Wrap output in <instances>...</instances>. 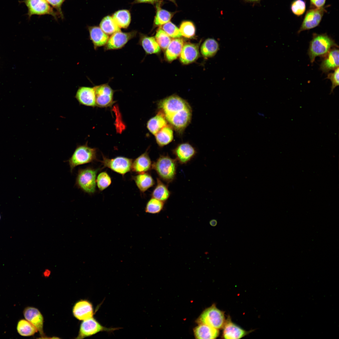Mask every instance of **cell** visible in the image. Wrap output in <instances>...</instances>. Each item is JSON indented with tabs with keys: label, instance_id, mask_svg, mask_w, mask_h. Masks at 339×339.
<instances>
[{
	"label": "cell",
	"instance_id": "46",
	"mask_svg": "<svg viewBox=\"0 0 339 339\" xmlns=\"http://www.w3.org/2000/svg\"><path fill=\"white\" fill-rule=\"evenodd\" d=\"M1 215L0 214V220L1 219Z\"/></svg>",
	"mask_w": 339,
	"mask_h": 339
},
{
	"label": "cell",
	"instance_id": "15",
	"mask_svg": "<svg viewBox=\"0 0 339 339\" xmlns=\"http://www.w3.org/2000/svg\"><path fill=\"white\" fill-rule=\"evenodd\" d=\"M73 314L76 318L83 320L93 317L94 309L92 304L87 300H81L74 306Z\"/></svg>",
	"mask_w": 339,
	"mask_h": 339
},
{
	"label": "cell",
	"instance_id": "10",
	"mask_svg": "<svg viewBox=\"0 0 339 339\" xmlns=\"http://www.w3.org/2000/svg\"><path fill=\"white\" fill-rule=\"evenodd\" d=\"M326 12V8L324 7L318 8H310L306 12L298 33L312 29L318 26L324 13Z\"/></svg>",
	"mask_w": 339,
	"mask_h": 339
},
{
	"label": "cell",
	"instance_id": "30",
	"mask_svg": "<svg viewBox=\"0 0 339 339\" xmlns=\"http://www.w3.org/2000/svg\"><path fill=\"white\" fill-rule=\"evenodd\" d=\"M157 185L152 193V196L164 202L169 198L170 192L167 186L159 178L157 179Z\"/></svg>",
	"mask_w": 339,
	"mask_h": 339
},
{
	"label": "cell",
	"instance_id": "14",
	"mask_svg": "<svg viewBox=\"0 0 339 339\" xmlns=\"http://www.w3.org/2000/svg\"><path fill=\"white\" fill-rule=\"evenodd\" d=\"M24 316L39 331L41 336L44 335L43 331V318L37 309L31 307L26 308L23 311Z\"/></svg>",
	"mask_w": 339,
	"mask_h": 339
},
{
	"label": "cell",
	"instance_id": "19",
	"mask_svg": "<svg viewBox=\"0 0 339 339\" xmlns=\"http://www.w3.org/2000/svg\"><path fill=\"white\" fill-rule=\"evenodd\" d=\"M223 336L226 339H237L245 336L248 333L232 322L228 318L223 327Z\"/></svg>",
	"mask_w": 339,
	"mask_h": 339
},
{
	"label": "cell",
	"instance_id": "4",
	"mask_svg": "<svg viewBox=\"0 0 339 339\" xmlns=\"http://www.w3.org/2000/svg\"><path fill=\"white\" fill-rule=\"evenodd\" d=\"M98 169L89 167L79 169L77 175L75 186L84 192L89 194L96 191V179Z\"/></svg>",
	"mask_w": 339,
	"mask_h": 339
},
{
	"label": "cell",
	"instance_id": "45",
	"mask_svg": "<svg viewBox=\"0 0 339 339\" xmlns=\"http://www.w3.org/2000/svg\"><path fill=\"white\" fill-rule=\"evenodd\" d=\"M246 1L250 2H257L260 1V0H245Z\"/></svg>",
	"mask_w": 339,
	"mask_h": 339
},
{
	"label": "cell",
	"instance_id": "3",
	"mask_svg": "<svg viewBox=\"0 0 339 339\" xmlns=\"http://www.w3.org/2000/svg\"><path fill=\"white\" fill-rule=\"evenodd\" d=\"M177 160L167 155H161L152 165L159 177L167 183L171 182L176 174Z\"/></svg>",
	"mask_w": 339,
	"mask_h": 339
},
{
	"label": "cell",
	"instance_id": "16",
	"mask_svg": "<svg viewBox=\"0 0 339 339\" xmlns=\"http://www.w3.org/2000/svg\"><path fill=\"white\" fill-rule=\"evenodd\" d=\"M75 98L80 105L88 106H95L94 87H80L76 92Z\"/></svg>",
	"mask_w": 339,
	"mask_h": 339
},
{
	"label": "cell",
	"instance_id": "26",
	"mask_svg": "<svg viewBox=\"0 0 339 339\" xmlns=\"http://www.w3.org/2000/svg\"><path fill=\"white\" fill-rule=\"evenodd\" d=\"M173 129L169 124L163 127L155 135L158 145L163 147L171 143L174 138Z\"/></svg>",
	"mask_w": 339,
	"mask_h": 339
},
{
	"label": "cell",
	"instance_id": "27",
	"mask_svg": "<svg viewBox=\"0 0 339 339\" xmlns=\"http://www.w3.org/2000/svg\"><path fill=\"white\" fill-rule=\"evenodd\" d=\"M137 186L142 192L146 191L154 184V181L150 174L146 172L139 174L133 177Z\"/></svg>",
	"mask_w": 339,
	"mask_h": 339
},
{
	"label": "cell",
	"instance_id": "28",
	"mask_svg": "<svg viewBox=\"0 0 339 339\" xmlns=\"http://www.w3.org/2000/svg\"><path fill=\"white\" fill-rule=\"evenodd\" d=\"M219 49L218 42L213 38H208L202 44L201 52L205 57H211L215 56Z\"/></svg>",
	"mask_w": 339,
	"mask_h": 339
},
{
	"label": "cell",
	"instance_id": "25",
	"mask_svg": "<svg viewBox=\"0 0 339 339\" xmlns=\"http://www.w3.org/2000/svg\"><path fill=\"white\" fill-rule=\"evenodd\" d=\"M168 123L163 114L159 111L148 121L147 126L149 131L154 136Z\"/></svg>",
	"mask_w": 339,
	"mask_h": 339
},
{
	"label": "cell",
	"instance_id": "23",
	"mask_svg": "<svg viewBox=\"0 0 339 339\" xmlns=\"http://www.w3.org/2000/svg\"><path fill=\"white\" fill-rule=\"evenodd\" d=\"M182 39L175 38L171 41L166 49L165 55L167 60L170 62L176 59L181 52L184 45Z\"/></svg>",
	"mask_w": 339,
	"mask_h": 339
},
{
	"label": "cell",
	"instance_id": "29",
	"mask_svg": "<svg viewBox=\"0 0 339 339\" xmlns=\"http://www.w3.org/2000/svg\"><path fill=\"white\" fill-rule=\"evenodd\" d=\"M112 17L120 28H127L130 23L131 14L129 11L127 10H118L115 12Z\"/></svg>",
	"mask_w": 339,
	"mask_h": 339
},
{
	"label": "cell",
	"instance_id": "33",
	"mask_svg": "<svg viewBox=\"0 0 339 339\" xmlns=\"http://www.w3.org/2000/svg\"><path fill=\"white\" fill-rule=\"evenodd\" d=\"M156 8L157 12L154 21L155 25L156 26L161 25L169 22L172 17V14L170 12L162 9L158 6Z\"/></svg>",
	"mask_w": 339,
	"mask_h": 339
},
{
	"label": "cell",
	"instance_id": "11",
	"mask_svg": "<svg viewBox=\"0 0 339 339\" xmlns=\"http://www.w3.org/2000/svg\"><path fill=\"white\" fill-rule=\"evenodd\" d=\"M137 32L133 31L129 32L117 31L112 34L105 45V50L117 49L122 48L130 40L135 37Z\"/></svg>",
	"mask_w": 339,
	"mask_h": 339
},
{
	"label": "cell",
	"instance_id": "37",
	"mask_svg": "<svg viewBox=\"0 0 339 339\" xmlns=\"http://www.w3.org/2000/svg\"><path fill=\"white\" fill-rule=\"evenodd\" d=\"M111 183L110 177L106 172H102L98 175L96 179L97 186L100 191H103L110 186Z\"/></svg>",
	"mask_w": 339,
	"mask_h": 339
},
{
	"label": "cell",
	"instance_id": "22",
	"mask_svg": "<svg viewBox=\"0 0 339 339\" xmlns=\"http://www.w3.org/2000/svg\"><path fill=\"white\" fill-rule=\"evenodd\" d=\"M196 339H215L219 335L218 329L204 324H199L193 330Z\"/></svg>",
	"mask_w": 339,
	"mask_h": 339
},
{
	"label": "cell",
	"instance_id": "41",
	"mask_svg": "<svg viewBox=\"0 0 339 339\" xmlns=\"http://www.w3.org/2000/svg\"><path fill=\"white\" fill-rule=\"evenodd\" d=\"M53 8L56 9V11L58 13L60 17L62 19L64 18V15L62 9V6L66 0H46Z\"/></svg>",
	"mask_w": 339,
	"mask_h": 339
},
{
	"label": "cell",
	"instance_id": "12",
	"mask_svg": "<svg viewBox=\"0 0 339 339\" xmlns=\"http://www.w3.org/2000/svg\"><path fill=\"white\" fill-rule=\"evenodd\" d=\"M96 106L107 107L113 103L114 91L107 84H103L94 87Z\"/></svg>",
	"mask_w": 339,
	"mask_h": 339
},
{
	"label": "cell",
	"instance_id": "43",
	"mask_svg": "<svg viewBox=\"0 0 339 339\" xmlns=\"http://www.w3.org/2000/svg\"><path fill=\"white\" fill-rule=\"evenodd\" d=\"M157 1V0H134L132 3V4H136L139 3H149L154 4Z\"/></svg>",
	"mask_w": 339,
	"mask_h": 339
},
{
	"label": "cell",
	"instance_id": "8",
	"mask_svg": "<svg viewBox=\"0 0 339 339\" xmlns=\"http://www.w3.org/2000/svg\"><path fill=\"white\" fill-rule=\"evenodd\" d=\"M118 328H107L103 326L93 317L83 320L81 323L77 338L89 336L100 332H113Z\"/></svg>",
	"mask_w": 339,
	"mask_h": 339
},
{
	"label": "cell",
	"instance_id": "13",
	"mask_svg": "<svg viewBox=\"0 0 339 339\" xmlns=\"http://www.w3.org/2000/svg\"><path fill=\"white\" fill-rule=\"evenodd\" d=\"M176 160L181 164H186L195 155V149L189 143H185L178 145L173 151Z\"/></svg>",
	"mask_w": 339,
	"mask_h": 339
},
{
	"label": "cell",
	"instance_id": "17",
	"mask_svg": "<svg viewBox=\"0 0 339 339\" xmlns=\"http://www.w3.org/2000/svg\"><path fill=\"white\" fill-rule=\"evenodd\" d=\"M199 56L198 45L195 44L187 43L183 46L180 55V59L183 63L187 64L195 61Z\"/></svg>",
	"mask_w": 339,
	"mask_h": 339
},
{
	"label": "cell",
	"instance_id": "44",
	"mask_svg": "<svg viewBox=\"0 0 339 339\" xmlns=\"http://www.w3.org/2000/svg\"><path fill=\"white\" fill-rule=\"evenodd\" d=\"M209 224L212 226H215L217 224V221L216 219H213L210 221Z\"/></svg>",
	"mask_w": 339,
	"mask_h": 339
},
{
	"label": "cell",
	"instance_id": "7",
	"mask_svg": "<svg viewBox=\"0 0 339 339\" xmlns=\"http://www.w3.org/2000/svg\"><path fill=\"white\" fill-rule=\"evenodd\" d=\"M22 2L27 8L29 18L34 15L41 16L46 14L52 16L56 20L60 18L57 12L54 10L46 0H24Z\"/></svg>",
	"mask_w": 339,
	"mask_h": 339
},
{
	"label": "cell",
	"instance_id": "18",
	"mask_svg": "<svg viewBox=\"0 0 339 339\" xmlns=\"http://www.w3.org/2000/svg\"><path fill=\"white\" fill-rule=\"evenodd\" d=\"M320 65L321 70L325 73L339 67V50L333 48L324 56Z\"/></svg>",
	"mask_w": 339,
	"mask_h": 339
},
{
	"label": "cell",
	"instance_id": "2",
	"mask_svg": "<svg viewBox=\"0 0 339 339\" xmlns=\"http://www.w3.org/2000/svg\"><path fill=\"white\" fill-rule=\"evenodd\" d=\"M334 47L338 46L334 40L326 34L314 33L308 51L311 62L313 63L317 56L324 57L332 48Z\"/></svg>",
	"mask_w": 339,
	"mask_h": 339
},
{
	"label": "cell",
	"instance_id": "34",
	"mask_svg": "<svg viewBox=\"0 0 339 339\" xmlns=\"http://www.w3.org/2000/svg\"><path fill=\"white\" fill-rule=\"evenodd\" d=\"M164 205V202L152 197L147 203L145 212L153 214L158 213L163 209Z\"/></svg>",
	"mask_w": 339,
	"mask_h": 339
},
{
	"label": "cell",
	"instance_id": "24",
	"mask_svg": "<svg viewBox=\"0 0 339 339\" xmlns=\"http://www.w3.org/2000/svg\"><path fill=\"white\" fill-rule=\"evenodd\" d=\"M139 44L148 54H156L160 51V48L153 37L140 34Z\"/></svg>",
	"mask_w": 339,
	"mask_h": 339
},
{
	"label": "cell",
	"instance_id": "47",
	"mask_svg": "<svg viewBox=\"0 0 339 339\" xmlns=\"http://www.w3.org/2000/svg\"><path fill=\"white\" fill-rule=\"evenodd\" d=\"M170 0V1H174V0Z\"/></svg>",
	"mask_w": 339,
	"mask_h": 339
},
{
	"label": "cell",
	"instance_id": "9",
	"mask_svg": "<svg viewBox=\"0 0 339 339\" xmlns=\"http://www.w3.org/2000/svg\"><path fill=\"white\" fill-rule=\"evenodd\" d=\"M104 166L122 175H124L131 170L132 160L124 157L118 156L109 159L103 156L100 161Z\"/></svg>",
	"mask_w": 339,
	"mask_h": 339
},
{
	"label": "cell",
	"instance_id": "42",
	"mask_svg": "<svg viewBox=\"0 0 339 339\" xmlns=\"http://www.w3.org/2000/svg\"><path fill=\"white\" fill-rule=\"evenodd\" d=\"M326 0H309L310 8H318L324 6Z\"/></svg>",
	"mask_w": 339,
	"mask_h": 339
},
{
	"label": "cell",
	"instance_id": "32",
	"mask_svg": "<svg viewBox=\"0 0 339 339\" xmlns=\"http://www.w3.org/2000/svg\"><path fill=\"white\" fill-rule=\"evenodd\" d=\"M17 330L20 335L24 336H32L38 331L36 328L26 319H21L18 321Z\"/></svg>",
	"mask_w": 339,
	"mask_h": 339
},
{
	"label": "cell",
	"instance_id": "1",
	"mask_svg": "<svg viewBox=\"0 0 339 339\" xmlns=\"http://www.w3.org/2000/svg\"><path fill=\"white\" fill-rule=\"evenodd\" d=\"M158 106L159 111L173 129L179 134L183 133L192 116V109L188 102L177 95H172L159 101Z\"/></svg>",
	"mask_w": 339,
	"mask_h": 339
},
{
	"label": "cell",
	"instance_id": "38",
	"mask_svg": "<svg viewBox=\"0 0 339 339\" xmlns=\"http://www.w3.org/2000/svg\"><path fill=\"white\" fill-rule=\"evenodd\" d=\"M290 9L295 15L299 17L303 15L306 9V3L304 0H294L291 3Z\"/></svg>",
	"mask_w": 339,
	"mask_h": 339
},
{
	"label": "cell",
	"instance_id": "40",
	"mask_svg": "<svg viewBox=\"0 0 339 339\" xmlns=\"http://www.w3.org/2000/svg\"><path fill=\"white\" fill-rule=\"evenodd\" d=\"M339 67L334 70L332 73H329L327 75V78L330 80L331 82L332 86L330 94L332 93L334 89L339 85Z\"/></svg>",
	"mask_w": 339,
	"mask_h": 339
},
{
	"label": "cell",
	"instance_id": "31",
	"mask_svg": "<svg viewBox=\"0 0 339 339\" xmlns=\"http://www.w3.org/2000/svg\"><path fill=\"white\" fill-rule=\"evenodd\" d=\"M100 27L107 35L112 34L121 31L120 28L116 23L112 17L110 16H106L102 19Z\"/></svg>",
	"mask_w": 339,
	"mask_h": 339
},
{
	"label": "cell",
	"instance_id": "36",
	"mask_svg": "<svg viewBox=\"0 0 339 339\" xmlns=\"http://www.w3.org/2000/svg\"><path fill=\"white\" fill-rule=\"evenodd\" d=\"M155 39L159 47L163 49H166L171 40L170 36L162 29L157 31Z\"/></svg>",
	"mask_w": 339,
	"mask_h": 339
},
{
	"label": "cell",
	"instance_id": "20",
	"mask_svg": "<svg viewBox=\"0 0 339 339\" xmlns=\"http://www.w3.org/2000/svg\"><path fill=\"white\" fill-rule=\"evenodd\" d=\"M152 165L148 153L146 151L133 161L131 170L138 174L143 173L150 170Z\"/></svg>",
	"mask_w": 339,
	"mask_h": 339
},
{
	"label": "cell",
	"instance_id": "21",
	"mask_svg": "<svg viewBox=\"0 0 339 339\" xmlns=\"http://www.w3.org/2000/svg\"><path fill=\"white\" fill-rule=\"evenodd\" d=\"M88 29L90 40L95 48L105 45L109 38L108 35L105 34L100 27L97 26H89Z\"/></svg>",
	"mask_w": 339,
	"mask_h": 339
},
{
	"label": "cell",
	"instance_id": "5",
	"mask_svg": "<svg viewBox=\"0 0 339 339\" xmlns=\"http://www.w3.org/2000/svg\"><path fill=\"white\" fill-rule=\"evenodd\" d=\"M96 159V149L85 144L77 146L67 161L72 173L77 166L92 162Z\"/></svg>",
	"mask_w": 339,
	"mask_h": 339
},
{
	"label": "cell",
	"instance_id": "6",
	"mask_svg": "<svg viewBox=\"0 0 339 339\" xmlns=\"http://www.w3.org/2000/svg\"><path fill=\"white\" fill-rule=\"evenodd\" d=\"M196 321L198 324H204L218 330L223 328L226 320L223 312L213 304L204 310Z\"/></svg>",
	"mask_w": 339,
	"mask_h": 339
},
{
	"label": "cell",
	"instance_id": "35",
	"mask_svg": "<svg viewBox=\"0 0 339 339\" xmlns=\"http://www.w3.org/2000/svg\"><path fill=\"white\" fill-rule=\"evenodd\" d=\"M179 29L182 35L186 38H191L195 35V28L191 21H186L182 22Z\"/></svg>",
	"mask_w": 339,
	"mask_h": 339
},
{
	"label": "cell",
	"instance_id": "39",
	"mask_svg": "<svg viewBox=\"0 0 339 339\" xmlns=\"http://www.w3.org/2000/svg\"><path fill=\"white\" fill-rule=\"evenodd\" d=\"M162 29L170 37L172 38H180L182 36L179 29L170 22L164 24L162 26Z\"/></svg>",
	"mask_w": 339,
	"mask_h": 339
}]
</instances>
